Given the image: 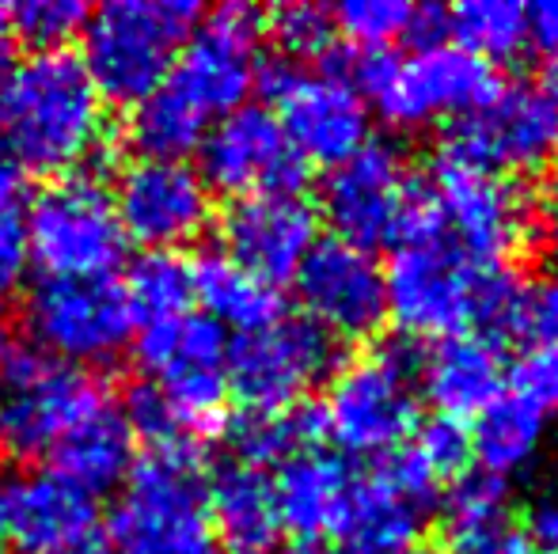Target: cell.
I'll return each mask as SVG.
<instances>
[{"label": "cell", "instance_id": "1", "mask_svg": "<svg viewBox=\"0 0 558 554\" xmlns=\"http://www.w3.org/2000/svg\"><path fill=\"white\" fill-rule=\"evenodd\" d=\"M107 140V103L69 50L15 61L0 81V148L23 171L69 175L96 160Z\"/></svg>", "mask_w": 558, "mask_h": 554}, {"label": "cell", "instance_id": "23", "mask_svg": "<svg viewBox=\"0 0 558 554\" xmlns=\"http://www.w3.org/2000/svg\"><path fill=\"white\" fill-rule=\"evenodd\" d=\"M418 380L441 418H478L506 387V349L478 334H452L422 357Z\"/></svg>", "mask_w": 558, "mask_h": 554}, {"label": "cell", "instance_id": "21", "mask_svg": "<svg viewBox=\"0 0 558 554\" xmlns=\"http://www.w3.org/2000/svg\"><path fill=\"white\" fill-rule=\"evenodd\" d=\"M96 528V497L58 471L20 479L4 494V535L23 554H53Z\"/></svg>", "mask_w": 558, "mask_h": 554}, {"label": "cell", "instance_id": "18", "mask_svg": "<svg viewBox=\"0 0 558 554\" xmlns=\"http://www.w3.org/2000/svg\"><path fill=\"white\" fill-rule=\"evenodd\" d=\"M296 288L308 319L335 338H368L384 327V270L368 251L324 236L312 244L308 259L296 270Z\"/></svg>", "mask_w": 558, "mask_h": 554}, {"label": "cell", "instance_id": "12", "mask_svg": "<svg viewBox=\"0 0 558 554\" xmlns=\"http://www.w3.org/2000/svg\"><path fill=\"white\" fill-rule=\"evenodd\" d=\"M194 171L206 186L240 194V198H255V194L301 198L304 183H308V163L281 134L274 111L251 103L235 107L232 114L217 119L206 130Z\"/></svg>", "mask_w": 558, "mask_h": 554}, {"label": "cell", "instance_id": "54", "mask_svg": "<svg viewBox=\"0 0 558 554\" xmlns=\"http://www.w3.org/2000/svg\"><path fill=\"white\" fill-rule=\"evenodd\" d=\"M8 288H12V285H8V281L0 278V308H4V300H8Z\"/></svg>", "mask_w": 558, "mask_h": 554}, {"label": "cell", "instance_id": "19", "mask_svg": "<svg viewBox=\"0 0 558 554\" xmlns=\"http://www.w3.org/2000/svg\"><path fill=\"white\" fill-rule=\"evenodd\" d=\"M403 156L391 140H365L357 156L338 163L324 183V217L335 239L368 251L391 244L396 236L399 198H403Z\"/></svg>", "mask_w": 558, "mask_h": 554}, {"label": "cell", "instance_id": "8", "mask_svg": "<svg viewBox=\"0 0 558 554\" xmlns=\"http://www.w3.org/2000/svg\"><path fill=\"white\" fill-rule=\"evenodd\" d=\"M255 84L278 103V126L304 163L338 168L368 140V107L345 81L327 73H304L289 58L255 61Z\"/></svg>", "mask_w": 558, "mask_h": 554}, {"label": "cell", "instance_id": "22", "mask_svg": "<svg viewBox=\"0 0 558 554\" xmlns=\"http://www.w3.org/2000/svg\"><path fill=\"white\" fill-rule=\"evenodd\" d=\"M353 487H357V475L342 456L319 448L293 456L278 467V479H274L281 532H293L304 543L335 535L350 509Z\"/></svg>", "mask_w": 558, "mask_h": 554}, {"label": "cell", "instance_id": "39", "mask_svg": "<svg viewBox=\"0 0 558 554\" xmlns=\"http://www.w3.org/2000/svg\"><path fill=\"white\" fill-rule=\"evenodd\" d=\"M441 239H448V229H445V213H441V201H437L434 183H429V175H407L391 244L426 247V244H441Z\"/></svg>", "mask_w": 558, "mask_h": 554}, {"label": "cell", "instance_id": "47", "mask_svg": "<svg viewBox=\"0 0 558 554\" xmlns=\"http://www.w3.org/2000/svg\"><path fill=\"white\" fill-rule=\"evenodd\" d=\"M524 535L532 540V547H539V554H558V497H547L532 509Z\"/></svg>", "mask_w": 558, "mask_h": 554}, {"label": "cell", "instance_id": "43", "mask_svg": "<svg viewBox=\"0 0 558 554\" xmlns=\"http://www.w3.org/2000/svg\"><path fill=\"white\" fill-rule=\"evenodd\" d=\"M524 334H532L539 346H551V342H558V274L544 278L536 288H529Z\"/></svg>", "mask_w": 558, "mask_h": 554}, {"label": "cell", "instance_id": "44", "mask_svg": "<svg viewBox=\"0 0 558 554\" xmlns=\"http://www.w3.org/2000/svg\"><path fill=\"white\" fill-rule=\"evenodd\" d=\"M23 262H27V232H23V213L0 217V278L15 285Z\"/></svg>", "mask_w": 558, "mask_h": 554}, {"label": "cell", "instance_id": "13", "mask_svg": "<svg viewBox=\"0 0 558 554\" xmlns=\"http://www.w3.org/2000/svg\"><path fill=\"white\" fill-rule=\"evenodd\" d=\"M263 35V12L251 4H221L179 50L168 88L214 126L255 88V46Z\"/></svg>", "mask_w": 558, "mask_h": 554}, {"label": "cell", "instance_id": "9", "mask_svg": "<svg viewBox=\"0 0 558 554\" xmlns=\"http://www.w3.org/2000/svg\"><path fill=\"white\" fill-rule=\"evenodd\" d=\"M342 365V346L331 331L312 323L308 316L240 334L228 346V392L251 415H274L304 399L312 384Z\"/></svg>", "mask_w": 558, "mask_h": 554}, {"label": "cell", "instance_id": "17", "mask_svg": "<svg viewBox=\"0 0 558 554\" xmlns=\"http://www.w3.org/2000/svg\"><path fill=\"white\" fill-rule=\"evenodd\" d=\"M506 88L490 61L460 50L437 46L422 50L411 61H399L391 84L373 99L376 111L391 126H426L441 114H478Z\"/></svg>", "mask_w": 558, "mask_h": 554}, {"label": "cell", "instance_id": "36", "mask_svg": "<svg viewBox=\"0 0 558 554\" xmlns=\"http://www.w3.org/2000/svg\"><path fill=\"white\" fill-rule=\"evenodd\" d=\"M270 35L278 38L281 58H319L335 50V15L319 4H281L270 12Z\"/></svg>", "mask_w": 558, "mask_h": 554}, {"label": "cell", "instance_id": "34", "mask_svg": "<svg viewBox=\"0 0 558 554\" xmlns=\"http://www.w3.org/2000/svg\"><path fill=\"white\" fill-rule=\"evenodd\" d=\"M524 308H529V285L509 267H478L475 296H471V327L478 338L506 349L524 334Z\"/></svg>", "mask_w": 558, "mask_h": 554}, {"label": "cell", "instance_id": "50", "mask_svg": "<svg viewBox=\"0 0 558 554\" xmlns=\"http://www.w3.org/2000/svg\"><path fill=\"white\" fill-rule=\"evenodd\" d=\"M53 554H111V547H107L104 540H96V535H88V540L69 543V547H61V551H53Z\"/></svg>", "mask_w": 558, "mask_h": 554}, {"label": "cell", "instance_id": "14", "mask_svg": "<svg viewBox=\"0 0 558 554\" xmlns=\"http://www.w3.org/2000/svg\"><path fill=\"white\" fill-rule=\"evenodd\" d=\"M478 267L456 244L396 247L384 270L388 316L407 338H452L471 327V296Z\"/></svg>", "mask_w": 558, "mask_h": 554}, {"label": "cell", "instance_id": "24", "mask_svg": "<svg viewBox=\"0 0 558 554\" xmlns=\"http://www.w3.org/2000/svg\"><path fill=\"white\" fill-rule=\"evenodd\" d=\"M445 551L448 554H536L524 528L509 513L506 482L494 475H463L445 502Z\"/></svg>", "mask_w": 558, "mask_h": 554}, {"label": "cell", "instance_id": "26", "mask_svg": "<svg viewBox=\"0 0 558 554\" xmlns=\"http://www.w3.org/2000/svg\"><path fill=\"white\" fill-rule=\"evenodd\" d=\"M137 456H133V433L125 426L122 410L111 403L88 415L65 441L53 448V471L65 475L92 497L107 494V490L122 487L125 475L133 471Z\"/></svg>", "mask_w": 558, "mask_h": 554}, {"label": "cell", "instance_id": "51", "mask_svg": "<svg viewBox=\"0 0 558 554\" xmlns=\"http://www.w3.org/2000/svg\"><path fill=\"white\" fill-rule=\"evenodd\" d=\"M12 42H15L12 23H8V12L0 8V69L8 65V58H12Z\"/></svg>", "mask_w": 558, "mask_h": 554}, {"label": "cell", "instance_id": "20", "mask_svg": "<svg viewBox=\"0 0 558 554\" xmlns=\"http://www.w3.org/2000/svg\"><path fill=\"white\" fill-rule=\"evenodd\" d=\"M221 239L228 259L278 288L281 281H293L308 259L319 239V217L304 198L255 194L225 209Z\"/></svg>", "mask_w": 558, "mask_h": 554}, {"label": "cell", "instance_id": "2", "mask_svg": "<svg viewBox=\"0 0 558 554\" xmlns=\"http://www.w3.org/2000/svg\"><path fill=\"white\" fill-rule=\"evenodd\" d=\"M217 551L198 448H160L137 459L111 513V554Z\"/></svg>", "mask_w": 558, "mask_h": 554}, {"label": "cell", "instance_id": "32", "mask_svg": "<svg viewBox=\"0 0 558 554\" xmlns=\"http://www.w3.org/2000/svg\"><path fill=\"white\" fill-rule=\"evenodd\" d=\"M122 296L130 304L133 323H163L191 311L194 288H191V262L179 259L175 251H141L125 270Z\"/></svg>", "mask_w": 558, "mask_h": 554}, {"label": "cell", "instance_id": "40", "mask_svg": "<svg viewBox=\"0 0 558 554\" xmlns=\"http://www.w3.org/2000/svg\"><path fill=\"white\" fill-rule=\"evenodd\" d=\"M414 452H418L422 464L429 467V475H434L437 482L463 479L468 467H471V433H468L463 421L434 418L426 429H422Z\"/></svg>", "mask_w": 558, "mask_h": 554}, {"label": "cell", "instance_id": "35", "mask_svg": "<svg viewBox=\"0 0 558 554\" xmlns=\"http://www.w3.org/2000/svg\"><path fill=\"white\" fill-rule=\"evenodd\" d=\"M12 35L43 50H61L69 38H76L88 23V4L81 0H23L8 12Z\"/></svg>", "mask_w": 558, "mask_h": 554}, {"label": "cell", "instance_id": "38", "mask_svg": "<svg viewBox=\"0 0 558 554\" xmlns=\"http://www.w3.org/2000/svg\"><path fill=\"white\" fill-rule=\"evenodd\" d=\"M122 418H125V426H130L133 436H145V441L153 444V452L186 448V444H194V448H198V441H194V436L179 426V418L171 415L168 399H163V395L156 392L148 380H145V384H133L130 392H125Z\"/></svg>", "mask_w": 558, "mask_h": 554}, {"label": "cell", "instance_id": "11", "mask_svg": "<svg viewBox=\"0 0 558 554\" xmlns=\"http://www.w3.org/2000/svg\"><path fill=\"white\" fill-rule=\"evenodd\" d=\"M558 152V107L536 84H509L486 111L463 114L437 140V163L463 171L547 168Z\"/></svg>", "mask_w": 558, "mask_h": 554}, {"label": "cell", "instance_id": "7", "mask_svg": "<svg viewBox=\"0 0 558 554\" xmlns=\"http://www.w3.org/2000/svg\"><path fill=\"white\" fill-rule=\"evenodd\" d=\"M27 255L46 278H107L125 251L114 201L92 175H61L23 217Z\"/></svg>", "mask_w": 558, "mask_h": 554}, {"label": "cell", "instance_id": "27", "mask_svg": "<svg viewBox=\"0 0 558 554\" xmlns=\"http://www.w3.org/2000/svg\"><path fill=\"white\" fill-rule=\"evenodd\" d=\"M191 288L194 300L202 304V316H209L225 331L232 327L240 334H255L281 319L278 288L247 274L228 255L209 251L198 262H191Z\"/></svg>", "mask_w": 558, "mask_h": 554}, {"label": "cell", "instance_id": "55", "mask_svg": "<svg viewBox=\"0 0 558 554\" xmlns=\"http://www.w3.org/2000/svg\"><path fill=\"white\" fill-rule=\"evenodd\" d=\"M0 535H4V490H0Z\"/></svg>", "mask_w": 558, "mask_h": 554}, {"label": "cell", "instance_id": "48", "mask_svg": "<svg viewBox=\"0 0 558 554\" xmlns=\"http://www.w3.org/2000/svg\"><path fill=\"white\" fill-rule=\"evenodd\" d=\"M529 38H536L539 50L558 58V0H544V4L529 8Z\"/></svg>", "mask_w": 558, "mask_h": 554}, {"label": "cell", "instance_id": "33", "mask_svg": "<svg viewBox=\"0 0 558 554\" xmlns=\"http://www.w3.org/2000/svg\"><path fill=\"white\" fill-rule=\"evenodd\" d=\"M448 35L483 61H513L529 46V8L517 0H463L448 8Z\"/></svg>", "mask_w": 558, "mask_h": 554}, {"label": "cell", "instance_id": "3", "mask_svg": "<svg viewBox=\"0 0 558 554\" xmlns=\"http://www.w3.org/2000/svg\"><path fill=\"white\" fill-rule=\"evenodd\" d=\"M191 0H111L84 23V69L104 103L137 107L168 81L179 50L198 23Z\"/></svg>", "mask_w": 558, "mask_h": 554}, {"label": "cell", "instance_id": "53", "mask_svg": "<svg viewBox=\"0 0 558 554\" xmlns=\"http://www.w3.org/2000/svg\"><path fill=\"white\" fill-rule=\"evenodd\" d=\"M4 361H8V346H4V338H0V377H4Z\"/></svg>", "mask_w": 558, "mask_h": 554}, {"label": "cell", "instance_id": "31", "mask_svg": "<svg viewBox=\"0 0 558 554\" xmlns=\"http://www.w3.org/2000/svg\"><path fill=\"white\" fill-rule=\"evenodd\" d=\"M209 122L194 111L186 99H179L168 84L145 96L130 114V145L141 160H183L186 152H198Z\"/></svg>", "mask_w": 558, "mask_h": 554}, {"label": "cell", "instance_id": "41", "mask_svg": "<svg viewBox=\"0 0 558 554\" xmlns=\"http://www.w3.org/2000/svg\"><path fill=\"white\" fill-rule=\"evenodd\" d=\"M373 475L384 482V487L396 490L399 497H407L411 505H418V509H426L437 494V479L429 475V467L422 464V456L414 452V444H403V448L388 452V456L373 467Z\"/></svg>", "mask_w": 558, "mask_h": 554}, {"label": "cell", "instance_id": "15", "mask_svg": "<svg viewBox=\"0 0 558 554\" xmlns=\"http://www.w3.org/2000/svg\"><path fill=\"white\" fill-rule=\"evenodd\" d=\"M114 217L125 239L145 251H171L206 232L214 217L209 186L183 160H133L114 183Z\"/></svg>", "mask_w": 558, "mask_h": 554}, {"label": "cell", "instance_id": "52", "mask_svg": "<svg viewBox=\"0 0 558 554\" xmlns=\"http://www.w3.org/2000/svg\"><path fill=\"white\" fill-rule=\"evenodd\" d=\"M293 554H331V551H324V547H316V543H304V547H296Z\"/></svg>", "mask_w": 558, "mask_h": 554}, {"label": "cell", "instance_id": "6", "mask_svg": "<svg viewBox=\"0 0 558 554\" xmlns=\"http://www.w3.org/2000/svg\"><path fill=\"white\" fill-rule=\"evenodd\" d=\"M228 334L202 311L148 323L137 338V357L168 399L179 426L198 441L225 426L228 410Z\"/></svg>", "mask_w": 558, "mask_h": 554}, {"label": "cell", "instance_id": "10", "mask_svg": "<svg viewBox=\"0 0 558 554\" xmlns=\"http://www.w3.org/2000/svg\"><path fill=\"white\" fill-rule=\"evenodd\" d=\"M31 338L65 365H104L130 342L133 316L122 285L107 278H43L27 296Z\"/></svg>", "mask_w": 558, "mask_h": 554}, {"label": "cell", "instance_id": "16", "mask_svg": "<svg viewBox=\"0 0 558 554\" xmlns=\"http://www.w3.org/2000/svg\"><path fill=\"white\" fill-rule=\"evenodd\" d=\"M429 183L456 236V251L475 267H506L532 229V201L509 178L463 171L434 160Z\"/></svg>", "mask_w": 558, "mask_h": 554}, {"label": "cell", "instance_id": "4", "mask_svg": "<svg viewBox=\"0 0 558 554\" xmlns=\"http://www.w3.org/2000/svg\"><path fill=\"white\" fill-rule=\"evenodd\" d=\"M426 349L418 338L388 334L373 354L342 365L327 392V433L353 456H388L418 426V384Z\"/></svg>", "mask_w": 558, "mask_h": 554}, {"label": "cell", "instance_id": "45", "mask_svg": "<svg viewBox=\"0 0 558 554\" xmlns=\"http://www.w3.org/2000/svg\"><path fill=\"white\" fill-rule=\"evenodd\" d=\"M403 35L418 46V53L422 50H437V46H445V38H448V12H445V8H437V4L411 8V23H407Z\"/></svg>", "mask_w": 558, "mask_h": 554}, {"label": "cell", "instance_id": "42", "mask_svg": "<svg viewBox=\"0 0 558 554\" xmlns=\"http://www.w3.org/2000/svg\"><path fill=\"white\" fill-rule=\"evenodd\" d=\"M517 395L529 399L532 407L547 410L558 407V342L551 346H536L524 354V361L517 365Z\"/></svg>", "mask_w": 558, "mask_h": 554}, {"label": "cell", "instance_id": "49", "mask_svg": "<svg viewBox=\"0 0 558 554\" xmlns=\"http://www.w3.org/2000/svg\"><path fill=\"white\" fill-rule=\"evenodd\" d=\"M23 186H27V183H23V168L4 152V148H0V217L20 213Z\"/></svg>", "mask_w": 558, "mask_h": 554}, {"label": "cell", "instance_id": "37", "mask_svg": "<svg viewBox=\"0 0 558 554\" xmlns=\"http://www.w3.org/2000/svg\"><path fill=\"white\" fill-rule=\"evenodd\" d=\"M335 30L365 50H384L411 23V4L403 0H345L335 8Z\"/></svg>", "mask_w": 558, "mask_h": 554}, {"label": "cell", "instance_id": "29", "mask_svg": "<svg viewBox=\"0 0 558 554\" xmlns=\"http://www.w3.org/2000/svg\"><path fill=\"white\" fill-rule=\"evenodd\" d=\"M232 448L235 464H247L266 471L270 464H289L293 456L304 452H316L324 444L327 433V410L324 403H293L286 410H274V415H243L232 426Z\"/></svg>", "mask_w": 558, "mask_h": 554}, {"label": "cell", "instance_id": "30", "mask_svg": "<svg viewBox=\"0 0 558 554\" xmlns=\"http://www.w3.org/2000/svg\"><path fill=\"white\" fill-rule=\"evenodd\" d=\"M471 433V459H478L486 475L506 479V475L521 471L539 448L544 436V410L532 407L521 395L501 392L483 415L475 418Z\"/></svg>", "mask_w": 558, "mask_h": 554}, {"label": "cell", "instance_id": "5", "mask_svg": "<svg viewBox=\"0 0 558 554\" xmlns=\"http://www.w3.org/2000/svg\"><path fill=\"white\" fill-rule=\"evenodd\" d=\"M104 407L99 384L43 349H15L0 377V452L8 459L53 456L61 441Z\"/></svg>", "mask_w": 558, "mask_h": 554}, {"label": "cell", "instance_id": "46", "mask_svg": "<svg viewBox=\"0 0 558 554\" xmlns=\"http://www.w3.org/2000/svg\"><path fill=\"white\" fill-rule=\"evenodd\" d=\"M532 213H536V229L547 244L558 247V163L544 171L539 178V190H536V201H532Z\"/></svg>", "mask_w": 558, "mask_h": 554}, {"label": "cell", "instance_id": "28", "mask_svg": "<svg viewBox=\"0 0 558 554\" xmlns=\"http://www.w3.org/2000/svg\"><path fill=\"white\" fill-rule=\"evenodd\" d=\"M338 554H411L422 535V509L384 487L376 475L357 479L338 528Z\"/></svg>", "mask_w": 558, "mask_h": 554}, {"label": "cell", "instance_id": "25", "mask_svg": "<svg viewBox=\"0 0 558 554\" xmlns=\"http://www.w3.org/2000/svg\"><path fill=\"white\" fill-rule=\"evenodd\" d=\"M206 509L217 540H225L235 554H266L281 535L274 479L258 467L235 459L225 464L206 487Z\"/></svg>", "mask_w": 558, "mask_h": 554}]
</instances>
